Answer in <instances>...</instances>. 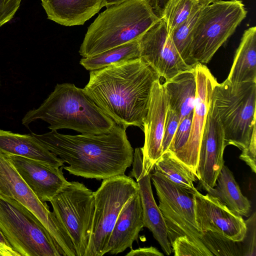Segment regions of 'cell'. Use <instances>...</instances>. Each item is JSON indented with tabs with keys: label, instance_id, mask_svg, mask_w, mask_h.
Returning <instances> with one entry per match:
<instances>
[{
	"label": "cell",
	"instance_id": "8992f818",
	"mask_svg": "<svg viewBox=\"0 0 256 256\" xmlns=\"http://www.w3.org/2000/svg\"><path fill=\"white\" fill-rule=\"evenodd\" d=\"M211 104L221 124L226 146L242 150L256 128V82L232 84L226 79L217 82Z\"/></svg>",
	"mask_w": 256,
	"mask_h": 256
},
{
	"label": "cell",
	"instance_id": "4316f807",
	"mask_svg": "<svg viewBox=\"0 0 256 256\" xmlns=\"http://www.w3.org/2000/svg\"><path fill=\"white\" fill-rule=\"evenodd\" d=\"M200 6L188 18L178 26L170 36L180 56L189 66H195L190 56L193 31L201 8Z\"/></svg>",
	"mask_w": 256,
	"mask_h": 256
},
{
	"label": "cell",
	"instance_id": "e575fe53",
	"mask_svg": "<svg viewBox=\"0 0 256 256\" xmlns=\"http://www.w3.org/2000/svg\"><path fill=\"white\" fill-rule=\"evenodd\" d=\"M126 256H163L164 254L160 252L156 248L153 246L139 248L136 249H130L126 255Z\"/></svg>",
	"mask_w": 256,
	"mask_h": 256
},
{
	"label": "cell",
	"instance_id": "83f0119b",
	"mask_svg": "<svg viewBox=\"0 0 256 256\" xmlns=\"http://www.w3.org/2000/svg\"><path fill=\"white\" fill-rule=\"evenodd\" d=\"M196 65L189 66L186 63L169 36L160 58L157 73L166 81L182 72L194 68Z\"/></svg>",
	"mask_w": 256,
	"mask_h": 256
},
{
	"label": "cell",
	"instance_id": "7c38bea8",
	"mask_svg": "<svg viewBox=\"0 0 256 256\" xmlns=\"http://www.w3.org/2000/svg\"><path fill=\"white\" fill-rule=\"evenodd\" d=\"M192 195L196 225L201 233L236 242L244 240L246 226L242 216L208 193L204 195L196 190Z\"/></svg>",
	"mask_w": 256,
	"mask_h": 256
},
{
	"label": "cell",
	"instance_id": "4fadbf2b",
	"mask_svg": "<svg viewBox=\"0 0 256 256\" xmlns=\"http://www.w3.org/2000/svg\"><path fill=\"white\" fill-rule=\"evenodd\" d=\"M225 148L223 130L210 102L202 133L196 173L202 188L208 192L216 186L217 177L224 165Z\"/></svg>",
	"mask_w": 256,
	"mask_h": 256
},
{
	"label": "cell",
	"instance_id": "cb8c5ba5",
	"mask_svg": "<svg viewBox=\"0 0 256 256\" xmlns=\"http://www.w3.org/2000/svg\"><path fill=\"white\" fill-rule=\"evenodd\" d=\"M153 170L160 172L170 182L192 194H194L197 190L194 184L196 177L194 174L168 151L162 154L154 164Z\"/></svg>",
	"mask_w": 256,
	"mask_h": 256
},
{
	"label": "cell",
	"instance_id": "8fae6325",
	"mask_svg": "<svg viewBox=\"0 0 256 256\" xmlns=\"http://www.w3.org/2000/svg\"><path fill=\"white\" fill-rule=\"evenodd\" d=\"M0 195L11 198L32 212L41 222L62 251L76 256L70 236L62 222L42 202L18 174L8 156L0 152Z\"/></svg>",
	"mask_w": 256,
	"mask_h": 256
},
{
	"label": "cell",
	"instance_id": "5bb4252c",
	"mask_svg": "<svg viewBox=\"0 0 256 256\" xmlns=\"http://www.w3.org/2000/svg\"><path fill=\"white\" fill-rule=\"evenodd\" d=\"M195 72L196 92L190 132L186 144L176 158L186 164L196 175L202 133L213 90L218 82L204 64L197 63Z\"/></svg>",
	"mask_w": 256,
	"mask_h": 256
},
{
	"label": "cell",
	"instance_id": "3957f363",
	"mask_svg": "<svg viewBox=\"0 0 256 256\" xmlns=\"http://www.w3.org/2000/svg\"><path fill=\"white\" fill-rule=\"evenodd\" d=\"M41 120L52 130L68 128L81 134L109 132L116 122L88 96L83 88L70 83L58 84L41 105L29 110L22 119L28 126Z\"/></svg>",
	"mask_w": 256,
	"mask_h": 256
},
{
	"label": "cell",
	"instance_id": "7a4b0ae2",
	"mask_svg": "<svg viewBox=\"0 0 256 256\" xmlns=\"http://www.w3.org/2000/svg\"><path fill=\"white\" fill-rule=\"evenodd\" d=\"M32 134L68 164L63 169L76 176L104 180L124 174L133 161L134 150L126 128L116 124L106 134L69 135L57 130Z\"/></svg>",
	"mask_w": 256,
	"mask_h": 256
},
{
	"label": "cell",
	"instance_id": "5b68a950",
	"mask_svg": "<svg viewBox=\"0 0 256 256\" xmlns=\"http://www.w3.org/2000/svg\"><path fill=\"white\" fill-rule=\"evenodd\" d=\"M150 177L170 243L178 236H186L204 256L230 255V246L228 242L199 231L192 194L158 172L154 170Z\"/></svg>",
	"mask_w": 256,
	"mask_h": 256
},
{
	"label": "cell",
	"instance_id": "f35d334b",
	"mask_svg": "<svg viewBox=\"0 0 256 256\" xmlns=\"http://www.w3.org/2000/svg\"><path fill=\"white\" fill-rule=\"evenodd\" d=\"M1 242H4L5 244H9V243L8 241L7 240L5 236L2 232V230L0 229V243Z\"/></svg>",
	"mask_w": 256,
	"mask_h": 256
},
{
	"label": "cell",
	"instance_id": "1f68e13d",
	"mask_svg": "<svg viewBox=\"0 0 256 256\" xmlns=\"http://www.w3.org/2000/svg\"><path fill=\"white\" fill-rule=\"evenodd\" d=\"M256 212L245 220L246 232L243 240L246 241L243 248V256H255L256 253ZM243 242V241H242Z\"/></svg>",
	"mask_w": 256,
	"mask_h": 256
},
{
	"label": "cell",
	"instance_id": "7402d4cb",
	"mask_svg": "<svg viewBox=\"0 0 256 256\" xmlns=\"http://www.w3.org/2000/svg\"><path fill=\"white\" fill-rule=\"evenodd\" d=\"M226 80L232 84L256 82V27L244 30Z\"/></svg>",
	"mask_w": 256,
	"mask_h": 256
},
{
	"label": "cell",
	"instance_id": "9a60e30c",
	"mask_svg": "<svg viewBox=\"0 0 256 256\" xmlns=\"http://www.w3.org/2000/svg\"><path fill=\"white\" fill-rule=\"evenodd\" d=\"M168 108V96L159 79L153 84L144 124V143L141 148L142 170L146 174L152 173L162 154V141Z\"/></svg>",
	"mask_w": 256,
	"mask_h": 256
},
{
	"label": "cell",
	"instance_id": "e0dca14e",
	"mask_svg": "<svg viewBox=\"0 0 256 256\" xmlns=\"http://www.w3.org/2000/svg\"><path fill=\"white\" fill-rule=\"evenodd\" d=\"M8 156L18 174L42 202H50L70 183L64 176L63 166L53 168L25 157Z\"/></svg>",
	"mask_w": 256,
	"mask_h": 256
},
{
	"label": "cell",
	"instance_id": "d590c367",
	"mask_svg": "<svg viewBox=\"0 0 256 256\" xmlns=\"http://www.w3.org/2000/svg\"><path fill=\"white\" fill-rule=\"evenodd\" d=\"M0 256H20L10 245L4 242L0 243Z\"/></svg>",
	"mask_w": 256,
	"mask_h": 256
},
{
	"label": "cell",
	"instance_id": "f546056e",
	"mask_svg": "<svg viewBox=\"0 0 256 256\" xmlns=\"http://www.w3.org/2000/svg\"><path fill=\"white\" fill-rule=\"evenodd\" d=\"M170 244L175 256H204L202 251L186 236L176 237Z\"/></svg>",
	"mask_w": 256,
	"mask_h": 256
},
{
	"label": "cell",
	"instance_id": "836d02e7",
	"mask_svg": "<svg viewBox=\"0 0 256 256\" xmlns=\"http://www.w3.org/2000/svg\"><path fill=\"white\" fill-rule=\"evenodd\" d=\"M240 158L250 167L253 172H256V130L253 132L247 146L242 150Z\"/></svg>",
	"mask_w": 256,
	"mask_h": 256
},
{
	"label": "cell",
	"instance_id": "30bf717a",
	"mask_svg": "<svg viewBox=\"0 0 256 256\" xmlns=\"http://www.w3.org/2000/svg\"><path fill=\"white\" fill-rule=\"evenodd\" d=\"M50 202L70 236L76 256H86L94 213V192L82 183L70 182Z\"/></svg>",
	"mask_w": 256,
	"mask_h": 256
},
{
	"label": "cell",
	"instance_id": "ac0fdd59",
	"mask_svg": "<svg viewBox=\"0 0 256 256\" xmlns=\"http://www.w3.org/2000/svg\"><path fill=\"white\" fill-rule=\"evenodd\" d=\"M144 226L139 191L132 196L121 210L112 232L106 254H118L132 248Z\"/></svg>",
	"mask_w": 256,
	"mask_h": 256
},
{
	"label": "cell",
	"instance_id": "d4e9b609",
	"mask_svg": "<svg viewBox=\"0 0 256 256\" xmlns=\"http://www.w3.org/2000/svg\"><path fill=\"white\" fill-rule=\"evenodd\" d=\"M140 58L139 40L110 49L98 54L82 58L80 64L88 70L100 69L111 64Z\"/></svg>",
	"mask_w": 256,
	"mask_h": 256
},
{
	"label": "cell",
	"instance_id": "d6986e66",
	"mask_svg": "<svg viewBox=\"0 0 256 256\" xmlns=\"http://www.w3.org/2000/svg\"><path fill=\"white\" fill-rule=\"evenodd\" d=\"M48 18L66 26L83 25L104 8L102 0H41Z\"/></svg>",
	"mask_w": 256,
	"mask_h": 256
},
{
	"label": "cell",
	"instance_id": "d6a6232c",
	"mask_svg": "<svg viewBox=\"0 0 256 256\" xmlns=\"http://www.w3.org/2000/svg\"><path fill=\"white\" fill-rule=\"evenodd\" d=\"M22 0H0V26L10 21L20 6Z\"/></svg>",
	"mask_w": 256,
	"mask_h": 256
},
{
	"label": "cell",
	"instance_id": "ffe728a7",
	"mask_svg": "<svg viewBox=\"0 0 256 256\" xmlns=\"http://www.w3.org/2000/svg\"><path fill=\"white\" fill-rule=\"evenodd\" d=\"M0 152L38 160L53 168L64 163L31 134H20L0 129Z\"/></svg>",
	"mask_w": 256,
	"mask_h": 256
},
{
	"label": "cell",
	"instance_id": "52a82bcc",
	"mask_svg": "<svg viewBox=\"0 0 256 256\" xmlns=\"http://www.w3.org/2000/svg\"><path fill=\"white\" fill-rule=\"evenodd\" d=\"M247 12L241 0H216L202 6L193 31L190 56L194 63L208 64Z\"/></svg>",
	"mask_w": 256,
	"mask_h": 256
},
{
	"label": "cell",
	"instance_id": "277c9868",
	"mask_svg": "<svg viewBox=\"0 0 256 256\" xmlns=\"http://www.w3.org/2000/svg\"><path fill=\"white\" fill-rule=\"evenodd\" d=\"M160 20L149 0H128L110 6L88 27L78 52L88 58L139 40Z\"/></svg>",
	"mask_w": 256,
	"mask_h": 256
},
{
	"label": "cell",
	"instance_id": "603a6c76",
	"mask_svg": "<svg viewBox=\"0 0 256 256\" xmlns=\"http://www.w3.org/2000/svg\"><path fill=\"white\" fill-rule=\"evenodd\" d=\"M208 193L217 198L230 210L241 216H249L251 205L244 196L230 170L224 165L216 181V184Z\"/></svg>",
	"mask_w": 256,
	"mask_h": 256
},
{
	"label": "cell",
	"instance_id": "f1b7e54d",
	"mask_svg": "<svg viewBox=\"0 0 256 256\" xmlns=\"http://www.w3.org/2000/svg\"><path fill=\"white\" fill-rule=\"evenodd\" d=\"M194 112V111H193ZM193 112L186 116L179 124L168 147V151L176 158L187 143L190 132Z\"/></svg>",
	"mask_w": 256,
	"mask_h": 256
},
{
	"label": "cell",
	"instance_id": "6da1fadb",
	"mask_svg": "<svg viewBox=\"0 0 256 256\" xmlns=\"http://www.w3.org/2000/svg\"><path fill=\"white\" fill-rule=\"evenodd\" d=\"M157 72L141 58L91 70L83 88L88 96L116 124L142 130Z\"/></svg>",
	"mask_w": 256,
	"mask_h": 256
},
{
	"label": "cell",
	"instance_id": "8d00e7d4",
	"mask_svg": "<svg viewBox=\"0 0 256 256\" xmlns=\"http://www.w3.org/2000/svg\"><path fill=\"white\" fill-rule=\"evenodd\" d=\"M128 0H102L103 7L108 8L110 6L119 4Z\"/></svg>",
	"mask_w": 256,
	"mask_h": 256
},
{
	"label": "cell",
	"instance_id": "ba28073f",
	"mask_svg": "<svg viewBox=\"0 0 256 256\" xmlns=\"http://www.w3.org/2000/svg\"><path fill=\"white\" fill-rule=\"evenodd\" d=\"M0 229L20 256H64L38 219L16 200L0 195Z\"/></svg>",
	"mask_w": 256,
	"mask_h": 256
},
{
	"label": "cell",
	"instance_id": "9c48e42d",
	"mask_svg": "<svg viewBox=\"0 0 256 256\" xmlns=\"http://www.w3.org/2000/svg\"><path fill=\"white\" fill-rule=\"evenodd\" d=\"M136 181L122 174L102 180L94 192V213L86 256H102L118 216L126 202L138 192Z\"/></svg>",
	"mask_w": 256,
	"mask_h": 256
},
{
	"label": "cell",
	"instance_id": "484cf974",
	"mask_svg": "<svg viewBox=\"0 0 256 256\" xmlns=\"http://www.w3.org/2000/svg\"><path fill=\"white\" fill-rule=\"evenodd\" d=\"M200 6L196 0H168L160 18L166 24L168 34L170 36Z\"/></svg>",
	"mask_w": 256,
	"mask_h": 256
},
{
	"label": "cell",
	"instance_id": "4dcf8cb0",
	"mask_svg": "<svg viewBox=\"0 0 256 256\" xmlns=\"http://www.w3.org/2000/svg\"><path fill=\"white\" fill-rule=\"evenodd\" d=\"M178 124V115L168 107L166 117L162 141V154L168 151Z\"/></svg>",
	"mask_w": 256,
	"mask_h": 256
},
{
	"label": "cell",
	"instance_id": "44dd1931",
	"mask_svg": "<svg viewBox=\"0 0 256 256\" xmlns=\"http://www.w3.org/2000/svg\"><path fill=\"white\" fill-rule=\"evenodd\" d=\"M162 85L168 96V107L178 114L180 124L194 111L196 92L195 68L178 74Z\"/></svg>",
	"mask_w": 256,
	"mask_h": 256
},
{
	"label": "cell",
	"instance_id": "2e32d148",
	"mask_svg": "<svg viewBox=\"0 0 256 256\" xmlns=\"http://www.w3.org/2000/svg\"><path fill=\"white\" fill-rule=\"evenodd\" d=\"M132 170L130 176L135 178L138 184L142 210L144 226L148 228L158 241L163 252L168 256L172 248L162 214L154 198L151 186V174H146L142 170V156L141 148L134 151Z\"/></svg>",
	"mask_w": 256,
	"mask_h": 256
},
{
	"label": "cell",
	"instance_id": "74e56055",
	"mask_svg": "<svg viewBox=\"0 0 256 256\" xmlns=\"http://www.w3.org/2000/svg\"><path fill=\"white\" fill-rule=\"evenodd\" d=\"M198 3L201 6H206L209 4L216 0H196Z\"/></svg>",
	"mask_w": 256,
	"mask_h": 256
}]
</instances>
